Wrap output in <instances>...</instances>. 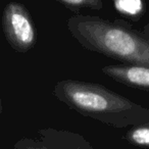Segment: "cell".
<instances>
[{
    "label": "cell",
    "mask_w": 149,
    "mask_h": 149,
    "mask_svg": "<svg viewBox=\"0 0 149 149\" xmlns=\"http://www.w3.org/2000/svg\"><path fill=\"white\" fill-rule=\"evenodd\" d=\"M54 96L81 116L118 129L149 123V108L132 101L100 84L61 80L54 86Z\"/></svg>",
    "instance_id": "6da1fadb"
},
{
    "label": "cell",
    "mask_w": 149,
    "mask_h": 149,
    "mask_svg": "<svg viewBox=\"0 0 149 149\" xmlns=\"http://www.w3.org/2000/svg\"><path fill=\"white\" fill-rule=\"evenodd\" d=\"M66 26L78 43L89 51L120 60L124 64L149 66L148 40L128 22L77 15L68 19Z\"/></svg>",
    "instance_id": "7a4b0ae2"
},
{
    "label": "cell",
    "mask_w": 149,
    "mask_h": 149,
    "mask_svg": "<svg viewBox=\"0 0 149 149\" xmlns=\"http://www.w3.org/2000/svg\"><path fill=\"white\" fill-rule=\"evenodd\" d=\"M2 30L7 43L15 51L25 53L34 48L37 32L27 7L19 2H9L2 13Z\"/></svg>",
    "instance_id": "3957f363"
},
{
    "label": "cell",
    "mask_w": 149,
    "mask_h": 149,
    "mask_svg": "<svg viewBox=\"0 0 149 149\" xmlns=\"http://www.w3.org/2000/svg\"><path fill=\"white\" fill-rule=\"evenodd\" d=\"M11 149H97L81 134L53 128L40 129L34 137H24Z\"/></svg>",
    "instance_id": "277c9868"
},
{
    "label": "cell",
    "mask_w": 149,
    "mask_h": 149,
    "mask_svg": "<svg viewBox=\"0 0 149 149\" xmlns=\"http://www.w3.org/2000/svg\"><path fill=\"white\" fill-rule=\"evenodd\" d=\"M101 72L120 84L149 92V66L123 63L105 65Z\"/></svg>",
    "instance_id": "5b68a950"
},
{
    "label": "cell",
    "mask_w": 149,
    "mask_h": 149,
    "mask_svg": "<svg viewBox=\"0 0 149 149\" xmlns=\"http://www.w3.org/2000/svg\"><path fill=\"white\" fill-rule=\"evenodd\" d=\"M114 9L120 15L137 22L145 13V3L141 0H118L113 2Z\"/></svg>",
    "instance_id": "8992f818"
},
{
    "label": "cell",
    "mask_w": 149,
    "mask_h": 149,
    "mask_svg": "<svg viewBox=\"0 0 149 149\" xmlns=\"http://www.w3.org/2000/svg\"><path fill=\"white\" fill-rule=\"evenodd\" d=\"M125 139L133 146L149 149V123L131 127L125 134Z\"/></svg>",
    "instance_id": "52a82bcc"
},
{
    "label": "cell",
    "mask_w": 149,
    "mask_h": 149,
    "mask_svg": "<svg viewBox=\"0 0 149 149\" xmlns=\"http://www.w3.org/2000/svg\"><path fill=\"white\" fill-rule=\"evenodd\" d=\"M57 2L72 11H79L83 8L100 10L103 7L101 0H58Z\"/></svg>",
    "instance_id": "ba28073f"
},
{
    "label": "cell",
    "mask_w": 149,
    "mask_h": 149,
    "mask_svg": "<svg viewBox=\"0 0 149 149\" xmlns=\"http://www.w3.org/2000/svg\"><path fill=\"white\" fill-rule=\"evenodd\" d=\"M142 34L144 35V37L146 38L147 40H148V42H149V23L148 24H146V25L143 27V29H142Z\"/></svg>",
    "instance_id": "9c48e42d"
},
{
    "label": "cell",
    "mask_w": 149,
    "mask_h": 149,
    "mask_svg": "<svg viewBox=\"0 0 149 149\" xmlns=\"http://www.w3.org/2000/svg\"><path fill=\"white\" fill-rule=\"evenodd\" d=\"M2 110H3V107H2V101H1V98H0V116L2 114Z\"/></svg>",
    "instance_id": "30bf717a"
}]
</instances>
